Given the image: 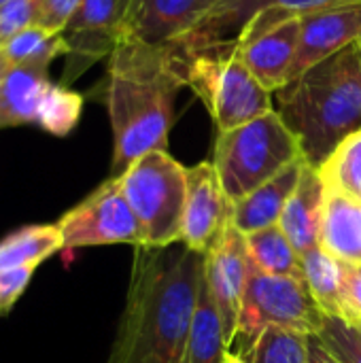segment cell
Masks as SVG:
<instances>
[{
  "label": "cell",
  "mask_w": 361,
  "mask_h": 363,
  "mask_svg": "<svg viewBox=\"0 0 361 363\" xmlns=\"http://www.w3.org/2000/svg\"><path fill=\"white\" fill-rule=\"evenodd\" d=\"M174 47L183 57L185 85L200 98L217 132L234 130L274 108V94L249 72L236 55L232 40Z\"/></svg>",
  "instance_id": "4"
},
{
  "label": "cell",
  "mask_w": 361,
  "mask_h": 363,
  "mask_svg": "<svg viewBox=\"0 0 361 363\" xmlns=\"http://www.w3.org/2000/svg\"><path fill=\"white\" fill-rule=\"evenodd\" d=\"M223 363H247L240 355H234V353H226V359H223Z\"/></svg>",
  "instance_id": "34"
},
{
  "label": "cell",
  "mask_w": 361,
  "mask_h": 363,
  "mask_svg": "<svg viewBox=\"0 0 361 363\" xmlns=\"http://www.w3.org/2000/svg\"><path fill=\"white\" fill-rule=\"evenodd\" d=\"M317 338L338 359V363H361L360 332L345 319L326 315L323 328Z\"/></svg>",
  "instance_id": "28"
},
{
  "label": "cell",
  "mask_w": 361,
  "mask_h": 363,
  "mask_svg": "<svg viewBox=\"0 0 361 363\" xmlns=\"http://www.w3.org/2000/svg\"><path fill=\"white\" fill-rule=\"evenodd\" d=\"M221 4V0H132L123 38L151 47L179 45L191 36Z\"/></svg>",
  "instance_id": "12"
},
{
  "label": "cell",
  "mask_w": 361,
  "mask_h": 363,
  "mask_svg": "<svg viewBox=\"0 0 361 363\" xmlns=\"http://www.w3.org/2000/svg\"><path fill=\"white\" fill-rule=\"evenodd\" d=\"M247 251L251 264L266 272L277 277H296L304 279L302 274V255L296 251L291 240L285 236V232L279 225L253 232L245 236Z\"/></svg>",
  "instance_id": "22"
},
{
  "label": "cell",
  "mask_w": 361,
  "mask_h": 363,
  "mask_svg": "<svg viewBox=\"0 0 361 363\" xmlns=\"http://www.w3.org/2000/svg\"><path fill=\"white\" fill-rule=\"evenodd\" d=\"M64 249L132 245L145 247L140 223L130 208L117 177L104 181L83 202L72 206L55 223Z\"/></svg>",
  "instance_id": "9"
},
{
  "label": "cell",
  "mask_w": 361,
  "mask_h": 363,
  "mask_svg": "<svg viewBox=\"0 0 361 363\" xmlns=\"http://www.w3.org/2000/svg\"><path fill=\"white\" fill-rule=\"evenodd\" d=\"M2 2H4V0H0V4H2Z\"/></svg>",
  "instance_id": "38"
},
{
  "label": "cell",
  "mask_w": 361,
  "mask_h": 363,
  "mask_svg": "<svg viewBox=\"0 0 361 363\" xmlns=\"http://www.w3.org/2000/svg\"><path fill=\"white\" fill-rule=\"evenodd\" d=\"M298 160H304L302 147L277 108L234 130L217 132L213 164L232 202L249 196Z\"/></svg>",
  "instance_id": "5"
},
{
  "label": "cell",
  "mask_w": 361,
  "mask_h": 363,
  "mask_svg": "<svg viewBox=\"0 0 361 363\" xmlns=\"http://www.w3.org/2000/svg\"><path fill=\"white\" fill-rule=\"evenodd\" d=\"M319 247L343 264H361V204L328 189Z\"/></svg>",
  "instance_id": "19"
},
{
  "label": "cell",
  "mask_w": 361,
  "mask_h": 363,
  "mask_svg": "<svg viewBox=\"0 0 361 363\" xmlns=\"http://www.w3.org/2000/svg\"><path fill=\"white\" fill-rule=\"evenodd\" d=\"M234 202L226 194L213 162L187 168V196L183 208L181 245L206 255L232 228Z\"/></svg>",
  "instance_id": "11"
},
{
  "label": "cell",
  "mask_w": 361,
  "mask_h": 363,
  "mask_svg": "<svg viewBox=\"0 0 361 363\" xmlns=\"http://www.w3.org/2000/svg\"><path fill=\"white\" fill-rule=\"evenodd\" d=\"M249 268L251 259L245 234H240L234 225L226 232L217 247L204 255V277L219 311L228 349L236 340L238 313L249 281Z\"/></svg>",
  "instance_id": "13"
},
{
  "label": "cell",
  "mask_w": 361,
  "mask_h": 363,
  "mask_svg": "<svg viewBox=\"0 0 361 363\" xmlns=\"http://www.w3.org/2000/svg\"><path fill=\"white\" fill-rule=\"evenodd\" d=\"M62 249V236L55 223L23 225L0 240V270L36 268Z\"/></svg>",
  "instance_id": "21"
},
{
  "label": "cell",
  "mask_w": 361,
  "mask_h": 363,
  "mask_svg": "<svg viewBox=\"0 0 361 363\" xmlns=\"http://www.w3.org/2000/svg\"><path fill=\"white\" fill-rule=\"evenodd\" d=\"M132 0H81L77 13L62 30L66 43V70L62 83L70 87L89 66L109 57L123 38Z\"/></svg>",
  "instance_id": "10"
},
{
  "label": "cell",
  "mask_w": 361,
  "mask_h": 363,
  "mask_svg": "<svg viewBox=\"0 0 361 363\" xmlns=\"http://www.w3.org/2000/svg\"><path fill=\"white\" fill-rule=\"evenodd\" d=\"M302 274L323 313L330 317H343V262L326 253L321 247H313L302 253Z\"/></svg>",
  "instance_id": "23"
},
{
  "label": "cell",
  "mask_w": 361,
  "mask_h": 363,
  "mask_svg": "<svg viewBox=\"0 0 361 363\" xmlns=\"http://www.w3.org/2000/svg\"><path fill=\"white\" fill-rule=\"evenodd\" d=\"M355 2L361 0H221V4L213 11V15L179 45L202 47V45L234 40L240 28L249 21V17L264 6H287L298 13H309V11L332 9V6L355 4Z\"/></svg>",
  "instance_id": "15"
},
{
  "label": "cell",
  "mask_w": 361,
  "mask_h": 363,
  "mask_svg": "<svg viewBox=\"0 0 361 363\" xmlns=\"http://www.w3.org/2000/svg\"><path fill=\"white\" fill-rule=\"evenodd\" d=\"M43 0H4L0 4V49L19 32L38 26Z\"/></svg>",
  "instance_id": "29"
},
{
  "label": "cell",
  "mask_w": 361,
  "mask_h": 363,
  "mask_svg": "<svg viewBox=\"0 0 361 363\" xmlns=\"http://www.w3.org/2000/svg\"><path fill=\"white\" fill-rule=\"evenodd\" d=\"M228 351L230 349L223 338V325L219 319V311L211 296L206 277L202 272L196 315H194L183 363H223Z\"/></svg>",
  "instance_id": "20"
},
{
  "label": "cell",
  "mask_w": 361,
  "mask_h": 363,
  "mask_svg": "<svg viewBox=\"0 0 361 363\" xmlns=\"http://www.w3.org/2000/svg\"><path fill=\"white\" fill-rule=\"evenodd\" d=\"M351 325H353V328H355V330L360 332V336H361V321H357V323H351Z\"/></svg>",
  "instance_id": "36"
},
{
  "label": "cell",
  "mask_w": 361,
  "mask_h": 363,
  "mask_svg": "<svg viewBox=\"0 0 361 363\" xmlns=\"http://www.w3.org/2000/svg\"><path fill=\"white\" fill-rule=\"evenodd\" d=\"M232 43L249 72L274 94L291 77L300 45V13L287 6H264L249 17Z\"/></svg>",
  "instance_id": "8"
},
{
  "label": "cell",
  "mask_w": 361,
  "mask_h": 363,
  "mask_svg": "<svg viewBox=\"0 0 361 363\" xmlns=\"http://www.w3.org/2000/svg\"><path fill=\"white\" fill-rule=\"evenodd\" d=\"M343 317L347 323L361 321V264H343V287H340Z\"/></svg>",
  "instance_id": "30"
},
{
  "label": "cell",
  "mask_w": 361,
  "mask_h": 363,
  "mask_svg": "<svg viewBox=\"0 0 361 363\" xmlns=\"http://www.w3.org/2000/svg\"><path fill=\"white\" fill-rule=\"evenodd\" d=\"M326 183L317 168L304 164L300 181L287 206L281 215L279 228L291 240L296 251L302 255L313 247H319V228L326 206Z\"/></svg>",
  "instance_id": "16"
},
{
  "label": "cell",
  "mask_w": 361,
  "mask_h": 363,
  "mask_svg": "<svg viewBox=\"0 0 361 363\" xmlns=\"http://www.w3.org/2000/svg\"><path fill=\"white\" fill-rule=\"evenodd\" d=\"M79 4L81 0H43L38 28H45L47 32H53V34H62L70 17L77 13Z\"/></svg>",
  "instance_id": "32"
},
{
  "label": "cell",
  "mask_w": 361,
  "mask_h": 363,
  "mask_svg": "<svg viewBox=\"0 0 361 363\" xmlns=\"http://www.w3.org/2000/svg\"><path fill=\"white\" fill-rule=\"evenodd\" d=\"M319 174L328 189L361 204V130L338 145L319 168Z\"/></svg>",
  "instance_id": "25"
},
{
  "label": "cell",
  "mask_w": 361,
  "mask_h": 363,
  "mask_svg": "<svg viewBox=\"0 0 361 363\" xmlns=\"http://www.w3.org/2000/svg\"><path fill=\"white\" fill-rule=\"evenodd\" d=\"M323 321L326 313L304 279L266 274L251 264L236 336H243L251 345L270 328L317 336Z\"/></svg>",
  "instance_id": "7"
},
{
  "label": "cell",
  "mask_w": 361,
  "mask_h": 363,
  "mask_svg": "<svg viewBox=\"0 0 361 363\" xmlns=\"http://www.w3.org/2000/svg\"><path fill=\"white\" fill-rule=\"evenodd\" d=\"M304 164H306V160L294 162L283 172H279L274 179H270L268 183L253 189L249 196L234 202L232 225L245 236L266 230V228H272V225H279L281 215L287 206V200L291 198V194L298 187Z\"/></svg>",
  "instance_id": "17"
},
{
  "label": "cell",
  "mask_w": 361,
  "mask_h": 363,
  "mask_svg": "<svg viewBox=\"0 0 361 363\" xmlns=\"http://www.w3.org/2000/svg\"><path fill=\"white\" fill-rule=\"evenodd\" d=\"M309 336L270 328L251 347V363H306Z\"/></svg>",
  "instance_id": "27"
},
{
  "label": "cell",
  "mask_w": 361,
  "mask_h": 363,
  "mask_svg": "<svg viewBox=\"0 0 361 363\" xmlns=\"http://www.w3.org/2000/svg\"><path fill=\"white\" fill-rule=\"evenodd\" d=\"M306 363H338V359L321 345L317 336H309L306 340Z\"/></svg>",
  "instance_id": "33"
},
{
  "label": "cell",
  "mask_w": 361,
  "mask_h": 363,
  "mask_svg": "<svg viewBox=\"0 0 361 363\" xmlns=\"http://www.w3.org/2000/svg\"><path fill=\"white\" fill-rule=\"evenodd\" d=\"M32 274H34L32 266L0 270V317L6 315L15 306V302L21 298V294L30 285Z\"/></svg>",
  "instance_id": "31"
},
{
  "label": "cell",
  "mask_w": 361,
  "mask_h": 363,
  "mask_svg": "<svg viewBox=\"0 0 361 363\" xmlns=\"http://www.w3.org/2000/svg\"><path fill=\"white\" fill-rule=\"evenodd\" d=\"M83 102L79 91L64 83H51L38 106L36 125L53 136H68L81 119Z\"/></svg>",
  "instance_id": "26"
},
{
  "label": "cell",
  "mask_w": 361,
  "mask_h": 363,
  "mask_svg": "<svg viewBox=\"0 0 361 363\" xmlns=\"http://www.w3.org/2000/svg\"><path fill=\"white\" fill-rule=\"evenodd\" d=\"M204 255L136 247L126 308L106 363H183Z\"/></svg>",
  "instance_id": "1"
},
{
  "label": "cell",
  "mask_w": 361,
  "mask_h": 363,
  "mask_svg": "<svg viewBox=\"0 0 361 363\" xmlns=\"http://www.w3.org/2000/svg\"><path fill=\"white\" fill-rule=\"evenodd\" d=\"M361 38V2L300 13V45L291 79Z\"/></svg>",
  "instance_id": "14"
},
{
  "label": "cell",
  "mask_w": 361,
  "mask_h": 363,
  "mask_svg": "<svg viewBox=\"0 0 361 363\" xmlns=\"http://www.w3.org/2000/svg\"><path fill=\"white\" fill-rule=\"evenodd\" d=\"M6 68H9V64H6L4 55L0 53V89H2V79H4V74H6Z\"/></svg>",
  "instance_id": "35"
},
{
  "label": "cell",
  "mask_w": 361,
  "mask_h": 363,
  "mask_svg": "<svg viewBox=\"0 0 361 363\" xmlns=\"http://www.w3.org/2000/svg\"><path fill=\"white\" fill-rule=\"evenodd\" d=\"M274 108L296 134L306 164L319 170L345 138L361 130L357 43L274 91Z\"/></svg>",
  "instance_id": "3"
},
{
  "label": "cell",
  "mask_w": 361,
  "mask_h": 363,
  "mask_svg": "<svg viewBox=\"0 0 361 363\" xmlns=\"http://www.w3.org/2000/svg\"><path fill=\"white\" fill-rule=\"evenodd\" d=\"M357 49H360V57H361V38L357 40Z\"/></svg>",
  "instance_id": "37"
},
{
  "label": "cell",
  "mask_w": 361,
  "mask_h": 363,
  "mask_svg": "<svg viewBox=\"0 0 361 363\" xmlns=\"http://www.w3.org/2000/svg\"><path fill=\"white\" fill-rule=\"evenodd\" d=\"M51 83L47 68L9 66L0 89V130L36 123L38 106Z\"/></svg>",
  "instance_id": "18"
},
{
  "label": "cell",
  "mask_w": 361,
  "mask_h": 363,
  "mask_svg": "<svg viewBox=\"0 0 361 363\" xmlns=\"http://www.w3.org/2000/svg\"><path fill=\"white\" fill-rule=\"evenodd\" d=\"M185 85L174 45L151 47L121 38L109 55L104 102L113 128L111 177H119L149 151L168 149L174 102Z\"/></svg>",
  "instance_id": "2"
},
{
  "label": "cell",
  "mask_w": 361,
  "mask_h": 363,
  "mask_svg": "<svg viewBox=\"0 0 361 363\" xmlns=\"http://www.w3.org/2000/svg\"><path fill=\"white\" fill-rule=\"evenodd\" d=\"M117 179L140 223L145 247L166 249L181 245L187 168L168 151H149L132 162Z\"/></svg>",
  "instance_id": "6"
},
{
  "label": "cell",
  "mask_w": 361,
  "mask_h": 363,
  "mask_svg": "<svg viewBox=\"0 0 361 363\" xmlns=\"http://www.w3.org/2000/svg\"><path fill=\"white\" fill-rule=\"evenodd\" d=\"M0 53L4 55L9 66H38L49 70L53 60L62 55L66 57V43L62 34H53L45 28L32 26L13 36L0 49Z\"/></svg>",
  "instance_id": "24"
}]
</instances>
